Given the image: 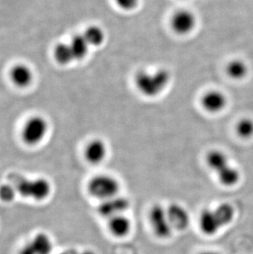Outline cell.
Here are the masks:
<instances>
[{
  "mask_svg": "<svg viewBox=\"0 0 253 254\" xmlns=\"http://www.w3.org/2000/svg\"><path fill=\"white\" fill-rule=\"evenodd\" d=\"M16 192L17 191L12 185H2L0 187V198L4 201H12L14 198Z\"/></svg>",
  "mask_w": 253,
  "mask_h": 254,
  "instance_id": "21",
  "label": "cell"
},
{
  "mask_svg": "<svg viewBox=\"0 0 253 254\" xmlns=\"http://www.w3.org/2000/svg\"><path fill=\"white\" fill-rule=\"evenodd\" d=\"M149 222L154 235L159 239L166 240L172 235L174 229L168 218L167 210L162 205H153L149 211Z\"/></svg>",
  "mask_w": 253,
  "mask_h": 254,
  "instance_id": "6",
  "label": "cell"
},
{
  "mask_svg": "<svg viewBox=\"0 0 253 254\" xmlns=\"http://www.w3.org/2000/svg\"><path fill=\"white\" fill-rule=\"evenodd\" d=\"M198 254H221L217 251H214V250H205L202 252L199 253Z\"/></svg>",
  "mask_w": 253,
  "mask_h": 254,
  "instance_id": "23",
  "label": "cell"
},
{
  "mask_svg": "<svg viewBox=\"0 0 253 254\" xmlns=\"http://www.w3.org/2000/svg\"><path fill=\"white\" fill-rule=\"evenodd\" d=\"M196 25V17L189 11H179L172 19V27L178 34H188L193 30Z\"/></svg>",
  "mask_w": 253,
  "mask_h": 254,
  "instance_id": "12",
  "label": "cell"
},
{
  "mask_svg": "<svg viewBox=\"0 0 253 254\" xmlns=\"http://www.w3.org/2000/svg\"><path fill=\"white\" fill-rule=\"evenodd\" d=\"M108 229L116 238H125L129 235L131 230V221L125 214L108 219Z\"/></svg>",
  "mask_w": 253,
  "mask_h": 254,
  "instance_id": "13",
  "label": "cell"
},
{
  "mask_svg": "<svg viewBox=\"0 0 253 254\" xmlns=\"http://www.w3.org/2000/svg\"><path fill=\"white\" fill-rule=\"evenodd\" d=\"M202 106L208 112L218 113L226 106V97L220 91H210L203 96Z\"/></svg>",
  "mask_w": 253,
  "mask_h": 254,
  "instance_id": "14",
  "label": "cell"
},
{
  "mask_svg": "<svg viewBox=\"0 0 253 254\" xmlns=\"http://www.w3.org/2000/svg\"><path fill=\"white\" fill-rule=\"evenodd\" d=\"M70 46L72 48L75 60H82L88 52L89 44L83 35L74 36L70 43Z\"/></svg>",
  "mask_w": 253,
  "mask_h": 254,
  "instance_id": "16",
  "label": "cell"
},
{
  "mask_svg": "<svg viewBox=\"0 0 253 254\" xmlns=\"http://www.w3.org/2000/svg\"><path fill=\"white\" fill-rule=\"evenodd\" d=\"M227 72L234 79H242L248 74V66L242 60H234L228 65Z\"/></svg>",
  "mask_w": 253,
  "mask_h": 254,
  "instance_id": "18",
  "label": "cell"
},
{
  "mask_svg": "<svg viewBox=\"0 0 253 254\" xmlns=\"http://www.w3.org/2000/svg\"><path fill=\"white\" fill-rule=\"evenodd\" d=\"M166 210L168 218L174 230L183 231L187 230L190 225V215L184 206L175 202L166 207Z\"/></svg>",
  "mask_w": 253,
  "mask_h": 254,
  "instance_id": "10",
  "label": "cell"
},
{
  "mask_svg": "<svg viewBox=\"0 0 253 254\" xmlns=\"http://www.w3.org/2000/svg\"><path fill=\"white\" fill-rule=\"evenodd\" d=\"M235 211L232 205L222 203L203 210L199 216V228L204 235L212 236L234 221Z\"/></svg>",
  "mask_w": 253,
  "mask_h": 254,
  "instance_id": "1",
  "label": "cell"
},
{
  "mask_svg": "<svg viewBox=\"0 0 253 254\" xmlns=\"http://www.w3.org/2000/svg\"><path fill=\"white\" fill-rule=\"evenodd\" d=\"M120 183L113 175L101 174L91 178L87 185V191L92 197L104 201L119 195Z\"/></svg>",
  "mask_w": 253,
  "mask_h": 254,
  "instance_id": "5",
  "label": "cell"
},
{
  "mask_svg": "<svg viewBox=\"0 0 253 254\" xmlns=\"http://www.w3.org/2000/svg\"><path fill=\"white\" fill-rule=\"evenodd\" d=\"M130 207V201L126 197L117 195L101 201L97 211L102 217L106 219L112 218L114 216H120L126 212Z\"/></svg>",
  "mask_w": 253,
  "mask_h": 254,
  "instance_id": "8",
  "label": "cell"
},
{
  "mask_svg": "<svg viewBox=\"0 0 253 254\" xmlns=\"http://www.w3.org/2000/svg\"><path fill=\"white\" fill-rule=\"evenodd\" d=\"M107 146L101 139H94L87 143L84 150L86 161L91 165L102 163L107 156Z\"/></svg>",
  "mask_w": 253,
  "mask_h": 254,
  "instance_id": "11",
  "label": "cell"
},
{
  "mask_svg": "<svg viewBox=\"0 0 253 254\" xmlns=\"http://www.w3.org/2000/svg\"><path fill=\"white\" fill-rule=\"evenodd\" d=\"M79 254V252L75 251V250H67V251H65V252L61 253V254Z\"/></svg>",
  "mask_w": 253,
  "mask_h": 254,
  "instance_id": "24",
  "label": "cell"
},
{
  "mask_svg": "<svg viewBox=\"0 0 253 254\" xmlns=\"http://www.w3.org/2000/svg\"><path fill=\"white\" fill-rule=\"evenodd\" d=\"M79 254H96V253L94 252L92 250H84L82 252L79 253Z\"/></svg>",
  "mask_w": 253,
  "mask_h": 254,
  "instance_id": "25",
  "label": "cell"
},
{
  "mask_svg": "<svg viewBox=\"0 0 253 254\" xmlns=\"http://www.w3.org/2000/svg\"><path fill=\"white\" fill-rule=\"evenodd\" d=\"M48 132V124L43 117L35 116L25 124L22 139L27 145L35 146L43 141Z\"/></svg>",
  "mask_w": 253,
  "mask_h": 254,
  "instance_id": "7",
  "label": "cell"
},
{
  "mask_svg": "<svg viewBox=\"0 0 253 254\" xmlns=\"http://www.w3.org/2000/svg\"><path fill=\"white\" fill-rule=\"evenodd\" d=\"M120 8L124 10H132L136 7L139 0H115Z\"/></svg>",
  "mask_w": 253,
  "mask_h": 254,
  "instance_id": "22",
  "label": "cell"
},
{
  "mask_svg": "<svg viewBox=\"0 0 253 254\" xmlns=\"http://www.w3.org/2000/svg\"><path fill=\"white\" fill-rule=\"evenodd\" d=\"M9 180L16 191L26 198L43 201L48 198L52 191L51 183L45 178L31 180L17 174H12Z\"/></svg>",
  "mask_w": 253,
  "mask_h": 254,
  "instance_id": "2",
  "label": "cell"
},
{
  "mask_svg": "<svg viewBox=\"0 0 253 254\" xmlns=\"http://www.w3.org/2000/svg\"><path fill=\"white\" fill-rule=\"evenodd\" d=\"M55 57L61 64H67L75 60L70 44L62 43L55 47Z\"/></svg>",
  "mask_w": 253,
  "mask_h": 254,
  "instance_id": "17",
  "label": "cell"
},
{
  "mask_svg": "<svg viewBox=\"0 0 253 254\" xmlns=\"http://www.w3.org/2000/svg\"><path fill=\"white\" fill-rule=\"evenodd\" d=\"M53 242L50 235L46 233H38L33 239L20 250L19 254H51Z\"/></svg>",
  "mask_w": 253,
  "mask_h": 254,
  "instance_id": "9",
  "label": "cell"
},
{
  "mask_svg": "<svg viewBox=\"0 0 253 254\" xmlns=\"http://www.w3.org/2000/svg\"><path fill=\"white\" fill-rule=\"evenodd\" d=\"M208 167L217 175L218 180L225 187L237 185L240 180V173L229 163L228 156L223 151L214 150L207 154Z\"/></svg>",
  "mask_w": 253,
  "mask_h": 254,
  "instance_id": "3",
  "label": "cell"
},
{
  "mask_svg": "<svg viewBox=\"0 0 253 254\" xmlns=\"http://www.w3.org/2000/svg\"><path fill=\"white\" fill-rule=\"evenodd\" d=\"M12 82L18 86H29L33 80V73L30 67L25 64H18L15 66L11 72Z\"/></svg>",
  "mask_w": 253,
  "mask_h": 254,
  "instance_id": "15",
  "label": "cell"
},
{
  "mask_svg": "<svg viewBox=\"0 0 253 254\" xmlns=\"http://www.w3.org/2000/svg\"><path fill=\"white\" fill-rule=\"evenodd\" d=\"M83 36L88 42L89 46H101L105 40V33L102 29L98 27H89Z\"/></svg>",
  "mask_w": 253,
  "mask_h": 254,
  "instance_id": "19",
  "label": "cell"
},
{
  "mask_svg": "<svg viewBox=\"0 0 253 254\" xmlns=\"http://www.w3.org/2000/svg\"><path fill=\"white\" fill-rule=\"evenodd\" d=\"M170 73L166 70L156 72H139L136 77V84L139 91L145 96L152 97L161 93L170 82Z\"/></svg>",
  "mask_w": 253,
  "mask_h": 254,
  "instance_id": "4",
  "label": "cell"
},
{
  "mask_svg": "<svg viewBox=\"0 0 253 254\" xmlns=\"http://www.w3.org/2000/svg\"><path fill=\"white\" fill-rule=\"evenodd\" d=\"M236 132L242 138H250L253 137V120L244 119L237 125Z\"/></svg>",
  "mask_w": 253,
  "mask_h": 254,
  "instance_id": "20",
  "label": "cell"
}]
</instances>
